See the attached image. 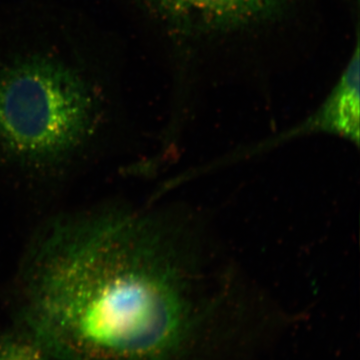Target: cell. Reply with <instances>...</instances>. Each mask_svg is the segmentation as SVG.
I'll list each match as a JSON object with an SVG mask.
<instances>
[{
    "label": "cell",
    "instance_id": "3957f363",
    "mask_svg": "<svg viewBox=\"0 0 360 360\" xmlns=\"http://www.w3.org/2000/svg\"><path fill=\"white\" fill-rule=\"evenodd\" d=\"M290 0H151L177 25L225 30L272 20Z\"/></svg>",
    "mask_w": 360,
    "mask_h": 360
},
{
    "label": "cell",
    "instance_id": "277c9868",
    "mask_svg": "<svg viewBox=\"0 0 360 360\" xmlns=\"http://www.w3.org/2000/svg\"><path fill=\"white\" fill-rule=\"evenodd\" d=\"M0 360H56L25 328L0 333Z\"/></svg>",
    "mask_w": 360,
    "mask_h": 360
},
{
    "label": "cell",
    "instance_id": "7a4b0ae2",
    "mask_svg": "<svg viewBox=\"0 0 360 360\" xmlns=\"http://www.w3.org/2000/svg\"><path fill=\"white\" fill-rule=\"evenodd\" d=\"M98 112L84 78L56 59L25 58L0 72V153L18 165L70 160L89 141Z\"/></svg>",
    "mask_w": 360,
    "mask_h": 360
},
{
    "label": "cell",
    "instance_id": "6da1fadb",
    "mask_svg": "<svg viewBox=\"0 0 360 360\" xmlns=\"http://www.w3.org/2000/svg\"><path fill=\"white\" fill-rule=\"evenodd\" d=\"M153 219H60L26 260L20 328L56 360H174L194 324L179 257Z\"/></svg>",
    "mask_w": 360,
    "mask_h": 360
}]
</instances>
